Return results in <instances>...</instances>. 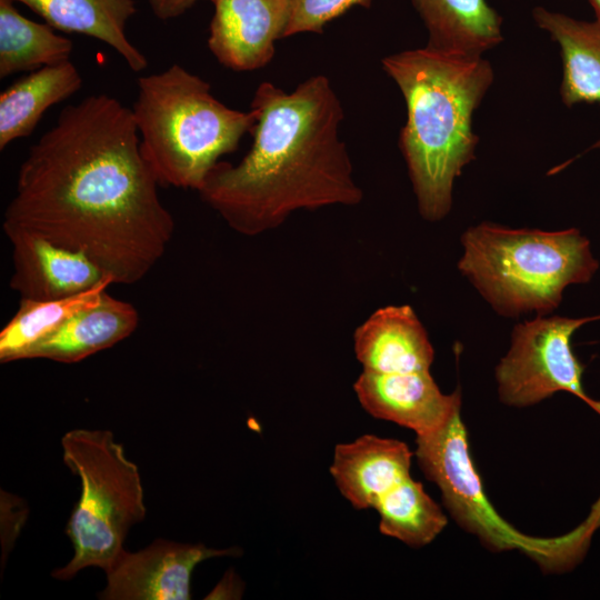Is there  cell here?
Masks as SVG:
<instances>
[{
	"mask_svg": "<svg viewBox=\"0 0 600 600\" xmlns=\"http://www.w3.org/2000/svg\"><path fill=\"white\" fill-rule=\"evenodd\" d=\"M373 508L380 516L381 533L411 547L432 542L448 523L440 507L411 477L381 497Z\"/></svg>",
	"mask_w": 600,
	"mask_h": 600,
	"instance_id": "cell-22",
	"label": "cell"
},
{
	"mask_svg": "<svg viewBox=\"0 0 600 600\" xmlns=\"http://www.w3.org/2000/svg\"><path fill=\"white\" fill-rule=\"evenodd\" d=\"M363 370L378 373L429 371L434 351L426 329L408 304L374 311L353 336Z\"/></svg>",
	"mask_w": 600,
	"mask_h": 600,
	"instance_id": "cell-14",
	"label": "cell"
},
{
	"mask_svg": "<svg viewBox=\"0 0 600 600\" xmlns=\"http://www.w3.org/2000/svg\"><path fill=\"white\" fill-rule=\"evenodd\" d=\"M532 17L560 47L563 103H600V18L578 20L543 7L534 8ZM592 148H600V140Z\"/></svg>",
	"mask_w": 600,
	"mask_h": 600,
	"instance_id": "cell-16",
	"label": "cell"
},
{
	"mask_svg": "<svg viewBox=\"0 0 600 600\" xmlns=\"http://www.w3.org/2000/svg\"><path fill=\"white\" fill-rule=\"evenodd\" d=\"M63 32L86 34L114 49L136 72L147 68L143 53L126 36V23L136 12L133 0H13Z\"/></svg>",
	"mask_w": 600,
	"mask_h": 600,
	"instance_id": "cell-17",
	"label": "cell"
},
{
	"mask_svg": "<svg viewBox=\"0 0 600 600\" xmlns=\"http://www.w3.org/2000/svg\"><path fill=\"white\" fill-rule=\"evenodd\" d=\"M214 13L208 48L226 68L252 71L266 67L284 38L292 0H211Z\"/></svg>",
	"mask_w": 600,
	"mask_h": 600,
	"instance_id": "cell-10",
	"label": "cell"
},
{
	"mask_svg": "<svg viewBox=\"0 0 600 600\" xmlns=\"http://www.w3.org/2000/svg\"><path fill=\"white\" fill-rule=\"evenodd\" d=\"M12 249L10 288L20 299L58 300L82 293L107 274L84 254L19 229H3Z\"/></svg>",
	"mask_w": 600,
	"mask_h": 600,
	"instance_id": "cell-11",
	"label": "cell"
},
{
	"mask_svg": "<svg viewBox=\"0 0 600 600\" xmlns=\"http://www.w3.org/2000/svg\"><path fill=\"white\" fill-rule=\"evenodd\" d=\"M411 458L404 442L366 434L336 447L330 472L354 508H373L381 497L410 477Z\"/></svg>",
	"mask_w": 600,
	"mask_h": 600,
	"instance_id": "cell-15",
	"label": "cell"
},
{
	"mask_svg": "<svg viewBox=\"0 0 600 600\" xmlns=\"http://www.w3.org/2000/svg\"><path fill=\"white\" fill-rule=\"evenodd\" d=\"M239 551L158 539L138 552L124 551L107 572V587L99 597L103 600H189L197 564L214 557L237 556Z\"/></svg>",
	"mask_w": 600,
	"mask_h": 600,
	"instance_id": "cell-9",
	"label": "cell"
},
{
	"mask_svg": "<svg viewBox=\"0 0 600 600\" xmlns=\"http://www.w3.org/2000/svg\"><path fill=\"white\" fill-rule=\"evenodd\" d=\"M412 4L431 49L482 56L502 41L501 18L487 0H412Z\"/></svg>",
	"mask_w": 600,
	"mask_h": 600,
	"instance_id": "cell-18",
	"label": "cell"
},
{
	"mask_svg": "<svg viewBox=\"0 0 600 600\" xmlns=\"http://www.w3.org/2000/svg\"><path fill=\"white\" fill-rule=\"evenodd\" d=\"M250 110L256 123L249 152L236 166L219 161L198 190L232 230L258 236L297 210L362 201L339 136L343 108L326 76H312L291 92L261 82Z\"/></svg>",
	"mask_w": 600,
	"mask_h": 600,
	"instance_id": "cell-2",
	"label": "cell"
},
{
	"mask_svg": "<svg viewBox=\"0 0 600 600\" xmlns=\"http://www.w3.org/2000/svg\"><path fill=\"white\" fill-rule=\"evenodd\" d=\"M589 1L596 11V17L600 18V0H589Z\"/></svg>",
	"mask_w": 600,
	"mask_h": 600,
	"instance_id": "cell-25",
	"label": "cell"
},
{
	"mask_svg": "<svg viewBox=\"0 0 600 600\" xmlns=\"http://www.w3.org/2000/svg\"><path fill=\"white\" fill-rule=\"evenodd\" d=\"M140 149L131 109L104 93L64 107L22 161L3 229H19L133 284L163 257L174 220Z\"/></svg>",
	"mask_w": 600,
	"mask_h": 600,
	"instance_id": "cell-1",
	"label": "cell"
},
{
	"mask_svg": "<svg viewBox=\"0 0 600 600\" xmlns=\"http://www.w3.org/2000/svg\"><path fill=\"white\" fill-rule=\"evenodd\" d=\"M372 0H292L284 38L303 32L321 33L333 19L356 6L369 7Z\"/></svg>",
	"mask_w": 600,
	"mask_h": 600,
	"instance_id": "cell-23",
	"label": "cell"
},
{
	"mask_svg": "<svg viewBox=\"0 0 600 600\" xmlns=\"http://www.w3.org/2000/svg\"><path fill=\"white\" fill-rule=\"evenodd\" d=\"M131 110L141 153L160 187L197 191L256 123L252 110L224 106L207 81L177 63L138 79Z\"/></svg>",
	"mask_w": 600,
	"mask_h": 600,
	"instance_id": "cell-4",
	"label": "cell"
},
{
	"mask_svg": "<svg viewBox=\"0 0 600 600\" xmlns=\"http://www.w3.org/2000/svg\"><path fill=\"white\" fill-rule=\"evenodd\" d=\"M138 324L137 309L106 291L98 303L78 311L60 327L28 346L18 360L79 362L130 337Z\"/></svg>",
	"mask_w": 600,
	"mask_h": 600,
	"instance_id": "cell-13",
	"label": "cell"
},
{
	"mask_svg": "<svg viewBox=\"0 0 600 600\" xmlns=\"http://www.w3.org/2000/svg\"><path fill=\"white\" fill-rule=\"evenodd\" d=\"M13 2L0 0V78L70 60L72 42L20 14Z\"/></svg>",
	"mask_w": 600,
	"mask_h": 600,
	"instance_id": "cell-20",
	"label": "cell"
},
{
	"mask_svg": "<svg viewBox=\"0 0 600 600\" xmlns=\"http://www.w3.org/2000/svg\"><path fill=\"white\" fill-rule=\"evenodd\" d=\"M353 388L371 416L409 428L417 436L440 428L461 408L459 391L442 393L429 371L378 373L363 370Z\"/></svg>",
	"mask_w": 600,
	"mask_h": 600,
	"instance_id": "cell-12",
	"label": "cell"
},
{
	"mask_svg": "<svg viewBox=\"0 0 600 600\" xmlns=\"http://www.w3.org/2000/svg\"><path fill=\"white\" fill-rule=\"evenodd\" d=\"M61 446L81 492L66 528L73 557L52 577L70 580L89 567L107 573L126 551L129 529L146 516L139 469L109 430L74 429L62 437Z\"/></svg>",
	"mask_w": 600,
	"mask_h": 600,
	"instance_id": "cell-6",
	"label": "cell"
},
{
	"mask_svg": "<svg viewBox=\"0 0 600 600\" xmlns=\"http://www.w3.org/2000/svg\"><path fill=\"white\" fill-rule=\"evenodd\" d=\"M459 270L508 317L556 309L563 290L589 282L599 263L578 229H510L482 222L462 236Z\"/></svg>",
	"mask_w": 600,
	"mask_h": 600,
	"instance_id": "cell-5",
	"label": "cell"
},
{
	"mask_svg": "<svg viewBox=\"0 0 600 600\" xmlns=\"http://www.w3.org/2000/svg\"><path fill=\"white\" fill-rule=\"evenodd\" d=\"M383 70L399 87L407 120L399 146L421 216L444 218L452 206L457 177L474 158L476 109L493 81L482 56L413 49L388 56Z\"/></svg>",
	"mask_w": 600,
	"mask_h": 600,
	"instance_id": "cell-3",
	"label": "cell"
},
{
	"mask_svg": "<svg viewBox=\"0 0 600 600\" xmlns=\"http://www.w3.org/2000/svg\"><path fill=\"white\" fill-rule=\"evenodd\" d=\"M599 318L538 317L517 324L511 347L496 368L500 400L521 408L568 391L600 412V402L582 388L583 366L571 349L574 331Z\"/></svg>",
	"mask_w": 600,
	"mask_h": 600,
	"instance_id": "cell-8",
	"label": "cell"
},
{
	"mask_svg": "<svg viewBox=\"0 0 600 600\" xmlns=\"http://www.w3.org/2000/svg\"><path fill=\"white\" fill-rule=\"evenodd\" d=\"M198 0H148L153 13L161 20H169L184 13Z\"/></svg>",
	"mask_w": 600,
	"mask_h": 600,
	"instance_id": "cell-24",
	"label": "cell"
},
{
	"mask_svg": "<svg viewBox=\"0 0 600 600\" xmlns=\"http://www.w3.org/2000/svg\"><path fill=\"white\" fill-rule=\"evenodd\" d=\"M113 283L107 277L93 288L58 300L20 299L18 310L0 332V361L18 360L28 346L50 333L78 311L98 303L107 288Z\"/></svg>",
	"mask_w": 600,
	"mask_h": 600,
	"instance_id": "cell-21",
	"label": "cell"
},
{
	"mask_svg": "<svg viewBox=\"0 0 600 600\" xmlns=\"http://www.w3.org/2000/svg\"><path fill=\"white\" fill-rule=\"evenodd\" d=\"M82 86L70 61L47 66L19 79L0 94V149L33 132L43 113Z\"/></svg>",
	"mask_w": 600,
	"mask_h": 600,
	"instance_id": "cell-19",
	"label": "cell"
},
{
	"mask_svg": "<svg viewBox=\"0 0 600 600\" xmlns=\"http://www.w3.org/2000/svg\"><path fill=\"white\" fill-rule=\"evenodd\" d=\"M457 409L440 428L417 436L416 457L424 476L434 482L456 522L491 551L524 549L544 562L569 563L567 549L522 536L508 524L490 504L473 466L467 431Z\"/></svg>",
	"mask_w": 600,
	"mask_h": 600,
	"instance_id": "cell-7",
	"label": "cell"
}]
</instances>
